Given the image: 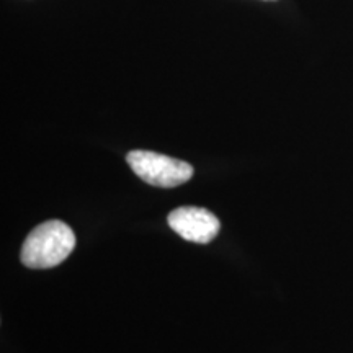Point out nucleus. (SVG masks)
<instances>
[{"label": "nucleus", "instance_id": "obj_3", "mask_svg": "<svg viewBox=\"0 0 353 353\" xmlns=\"http://www.w3.org/2000/svg\"><path fill=\"white\" fill-rule=\"evenodd\" d=\"M169 226L185 241L208 244L218 236L219 219L208 210L196 206H182L169 214Z\"/></svg>", "mask_w": 353, "mask_h": 353}, {"label": "nucleus", "instance_id": "obj_2", "mask_svg": "<svg viewBox=\"0 0 353 353\" xmlns=\"http://www.w3.org/2000/svg\"><path fill=\"white\" fill-rule=\"evenodd\" d=\"M126 161L141 180L154 187L174 188L193 176V167L187 162L157 152L131 151Z\"/></svg>", "mask_w": 353, "mask_h": 353}, {"label": "nucleus", "instance_id": "obj_1", "mask_svg": "<svg viewBox=\"0 0 353 353\" xmlns=\"http://www.w3.org/2000/svg\"><path fill=\"white\" fill-rule=\"evenodd\" d=\"M76 247L72 229L63 221H46L28 234L21 247V262L28 268H52L63 263Z\"/></svg>", "mask_w": 353, "mask_h": 353}]
</instances>
